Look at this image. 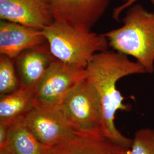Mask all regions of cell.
Instances as JSON below:
<instances>
[{"mask_svg": "<svg viewBox=\"0 0 154 154\" xmlns=\"http://www.w3.org/2000/svg\"><path fill=\"white\" fill-rule=\"evenodd\" d=\"M2 149L11 154H46L48 148L39 141L22 119L9 126Z\"/></svg>", "mask_w": 154, "mask_h": 154, "instance_id": "obj_13", "label": "cell"}, {"mask_svg": "<svg viewBox=\"0 0 154 154\" xmlns=\"http://www.w3.org/2000/svg\"><path fill=\"white\" fill-rule=\"evenodd\" d=\"M128 154H154V129L143 128L137 131Z\"/></svg>", "mask_w": 154, "mask_h": 154, "instance_id": "obj_15", "label": "cell"}, {"mask_svg": "<svg viewBox=\"0 0 154 154\" xmlns=\"http://www.w3.org/2000/svg\"><path fill=\"white\" fill-rule=\"evenodd\" d=\"M20 87L19 78L13 59L0 55V94L11 93Z\"/></svg>", "mask_w": 154, "mask_h": 154, "instance_id": "obj_14", "label": "cell"}, {"mask_svg": "<svg viewBox=\"0 0 154 154\" xmlns=\"http://www.w3.org/2000/svg\"><path fill=\"white\" fill-rule=\"evenodd\" d=\"M139 0H124L123 3L121 5L119 6L118 7L114 9V11H113V14L112 17L114 20L116 21H119L120 20L119 17L121 14L122 13L130 8L131 6L135 4L137 2H138Z\"/></svg>", "mask_w": 154, "mask_h": 154, "instance_id": "obj_16", "label": "cell"}, {"mask_svg": "<svg viewBox=\"0 0 154 154\" xmlns=\"http://www.w3.org/2000/svg\"><path fill=\"white\" fill-rule=\"evenodd\" d=\"M86 78V69L55 60L35 91L34 106L56 109Z\"/></svg>", "mask_w": 154, "mask_h": 154, "instance_id": "obj_5", "label": "cell"}, {"mask_svg": "<svg viewBox=\"0 0 154 154\" xmlns=\"http://www.w3.org/2000/svg\"><path fill=\"white\" fill-rule=\"evenodd\" d=\"M9 126L3 123H0V149L4 148L5 146Z\"/></svg>", "mask_w": 154, "mask_h": 154, "instance_id": "obj_17", "label": "cell"}, {"mask_svg": "<svg viewBox=\"0 0 154 154\" xmlns=\"http://www.w3.org/2000/svg\"><path fill=\"white\" fill-rule=\"evenodd\" d=\"M120 28L105 33L116 51L135 58L146 73L154 72V13L139 4L128 8Z\"/></svg>", "mask_w": 154, "mask_h": 154, "instance_id": "obj_2", "label": "cell"}, {"mask_svg": "<svg viewBox=\"0 0 154 154\" xmlns=\"http://www.w3.org/2000/svg\"><path fill=\"white\" fill-rule=\"evenodd\" d=\"M42 30L56 60L85 69L94 55L108 50L109 46L105 34L79 29L55 20Z\"/></svg>", "mask_w": 154, "mask_h": 154, "instance_id": "obj_3", "label": "cell"}, {"mask_svg": "<svg viewBox=\"0 0 154 154\" xmlns=\"http://www.w3.org/2000/svg\"><path fill=\"white\" fill-rule=\"evenodd\" d=\"M0 18L40 30L54 21L50 0H0Z\"/></svg>", "mask_w": 154, "mask_h": 154, "instance_id": "obj_8", "label": "cell"}, {"mask_svg": "<svg viewBox=\"0 0 154 154\" xmlns=\"http://www.w3.org/2000/svg\"><path fill=\"white\" fill-rule=\"evenodd\" d=\"M59 108L66 121L77 133L103 134L99 98L87 78L72 91Z\"/></svg>", "mask_w": 154, "mask_h": 154, "instance_id": "obj_4", "label": "cell"}, {"mask_svg": "<svg viewBox=\"0 0 154 154\" xmlns=\"http://www.w3.org/2000/svg\"><path fill=\"white\" fill-rule=\"evenodd\" d=\"M86 78L95 88L99 98L102 121V132L106 137L130 148L132 139L127 138L116 128L114 119L119 110L128 111L130 106L123 103L125 98L116 84L123 77L146 72L137 61L116 51L105 50L97 53L85 68Z\"/></svg>", "mask_w": 154, "mask_h": 154, "instance_id": "obj_1", "label": "cell"}, {"mask_svg": "<svg viewBox=\"0 0 154 154\" xmlns=\"http://www.w3.org/2000/svg\"><path fill=\"white\" fill-rule=\"evenodd\" d=\"M151 2L152 3V4L154 5V0H151Z\"/></svg>", "mask_w": 154, "mask_h": 154, "instance_id": "obj_19", "label": "cell"}, {"mask_svg": "<svg viewBox=\"0 0 154 154\" xmlns=\"http://www.w3.org/2000/svg\"><path fill=\"white\" fill-rule=\"evenodd\" d=\"M111 0H50L55 21L90 31L104 15Z\"/></svg>", "mask_w": 154, "mask_h": 154, "instance_id": "obj_7", "label": "cell"}, {"mask_svg": "<svg viewBox=\"0 0 154 154\" xmlns=\"http://www.w3.org/2000/svg\"><path fill=\"white\" fill-rule=\"evenodd\" d=\"M35 91L20 88L11 93L1 95L0 123L11 126L23 119L34 106Z\"/></svg>", "mask_w": 154, "mask_h": 154, "instance_id": "obj_12", "label": "cell"}, {"mask_svg": "<svg viewBox=\"0 0 154 154\" xmlns=\"http://www.w3.org/2000/svg\"><path fill=\"white\" fill-rule=\"evenodd\" d=\"M0 154H11L8 149H0Z\"/></svg>", "mask_w": 154, "mask_h": 154, "instance_id": "obj_18", "label": "cell"}, {"mask_svg": "<svg viewBox=\"0 0 154 154\" xmlns=\"http://www.w3.org/2000/svg\"><path fill=\"white\" fill-rule=\"evenodd\" d=\"M43 30L5 20L0 22V54L14 60L25 50L44 44Z\"/></svg>", "mask_w": 154, "mask_h": 154, "instance_id": "obj_10", "label": "cell"}, {"mask_svg": "<svg viewBox=\"0 0 154 154\" xmlns=\"http://www.w3.org/2000/svg\"><path fill=\"white\" fill-rule=\"evenodd\" d=\"M129 149L103 134L76 132L65 142L49 148L46 154H128Z\"/></svg>", "mask_w": 154, "mask_h": 154, "instance_id": "obj_11", "label": "cell"}, {"mask_svg": "<svg viewBox=\"0 0 154 154\" xmlns=\"http://www.w3.org/2000/svg\"><path fill=\"white\" fill-rule=\"evenodd\" d=\"M23 120L34 135L48 149L65 142L76 133L59 107L34 106Z\"/></svg>", "mask_w": 154, "mask_h": 154, "instance_id": "obj_6", "label": "cell"}, {"mask_svg": "<svg viewBox=\"0 0 154 154\" xmlns=\"http://www.w3.org/2000/svg\"><path fill=\"white\" fill-rule=\"evenodd\" d=\"M55 60L47 41L23 51L13 60L20 87L35 91Z\"/></svg>", "mask_w": 154, "mask_h": 154, "instance_id": "obj_9", "label": "cell"}]
</instances>
